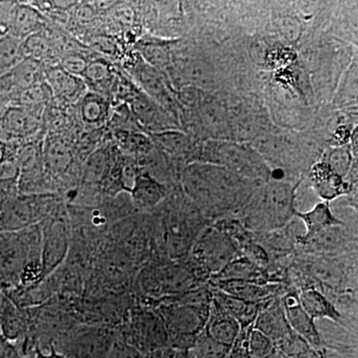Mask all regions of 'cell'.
I'll return each instance as SVG.
<instances>
[{
    "mask_svg": "<svg viewBox=\"0 0 358 358\" xmlns=\"http://www.w3.org/2000/svg\"><path fill=\"white\" fill-rule=\"evenodd\" d=\"M180 186L205 218L214 219L239 213L259 185L225 167L195 162L183 169Z\"/></svg>",
    "mask_w": 358,
    "mask_h": 358,
    "instance_id": "obj_1",
    "label": "cell"
},
{
    "mask_svg": "<svg viewBox=\"0 0 358 358\" xmlns=\"http://www.w3.org/2000/svg\"><path fill=\"white\" fill-rule=\"evenodd\" d=\"M300 182L271 179L254 190L239 214L247 229L260 233L282 229L294 217Z\"/></svg>",
    "mask_w": 358,
    "mask_h": 358,
    "instance_id": "obj_2",
    "label": "cell"
},
{
    "mask_svg": "<svg viewBox=\"0 0 358 358\" xmlns=\"http://www.w3.org/2000/svg\"><path fill=\"white\" fill-rule=\"evenodd\" d=\"M42 230L36 224L16 232L0 233V289L20 287L26 266L41 262Z\"/></svg>",
    "mask_w": 358,
    "mask_h": 358,
    "instance_id": "obj_3",
    "label": "cell"
},
{
    "mask_svg": "<svg viewBox=\"0 0 358 358\" xmlns=\"http://www.w3.org/2000/svg\"><path fill=\"white\" fill-rule=\"evenodd\" d=\"M199 162L229 169L245 179L263 185L272 179V169L253 145L233 140L206 141Z\"/></svg>",
    "mask_w": 358,
    "mask_h": 358,
    "instance_id": "obj_4",
    "label": "cell"
},
{
    "mask_svg": "<svg viewBox=\"0 0 358 358\" xmlns=\"http://www.w3.org/2000/svg\"><path fill=\"white\" fill-rule=\"evenodd\" d=\"M205 219L203 214L186 196L167 212L162 221L160 237L169 258L181 260L189 253L195 240L206 227Z\"/></svg>",
    "mask_w": 358,
    "mask_h": 358,
    "instance_id": "obj_5",
    "label": "cell"
},
{
    "mask_svg": "<svg viewBox=\"0 0 358 358\" xmlns=\"http://www.w3.org/2000/svg\"><path fill=\"white\" fill-rule=\"evenodd\" d=\"M188 268L197 277H213L228 264L241 257L234 242L216 226H206L195 240L189 253Z\"/></svg>",
    "mask_w": 358,
    "mask_h": 358,
    "instance_id": "obj_6",
    "label": "cell"
},
{
    "mask_svg": "<svg viewBox=\"0 0 358 358\" xmlns=\"http://www.w3.org/2000/svg\"><path fill=\"white\" fill-rule=\"evenodd\" d=\"M140 282L143 293L162 298H173L201 286L199 278L186 265L148 267L141 272Z\"/></svg>",
    "mask_w": 358,
    "mask_h": 358,
    "instance_id": "obj_7",
    "label": "cell"
},
{
    "mask_svg": "<svg viewBox=\"0 0 358 358\" xmlns=\"http://www.w3.org/2000/svg\"><path fill=\"white\" fill-rule=\"evenodd\" d=\"M42 230L41 280L48 279L60 267L69 253L70 233L61 212L40 223ZM37 285V286H38Z\"/></svg>",
    "mask_w": 358,
    "mask_h": 358,
    "instance_id": "obj_8",
    "label": "cell"
},
{
    "mask_svg": "<svg viewBox=\"0 0 358 358\" xmlns=\"http://www.w3.org/2000/svg\"><path fill=\"white\" fill-rule=\"evenodd\" d=\"M124 343L141 353L169 346L166 329L155 310L140 308L131 313Z\"/></svg>",
    "mask_w": 358,
    "mask_h": 358,
    "instance_id": "obj_9",
    "label": "cell"
},
{
    "mask_svg": "<svg viewBox=\"0 0 358 358\" xmlns=\"http://www.w3.org/2000/svg\"><path fill=\"white\" fill-rule=\"evenodd\" d=\"M40 110L11 105L0 117L6 143L20 141L30 138L38 131Z\"/></svg>",
    "mask_w": 358,
    "mask_h": 358,
    "instance_id": "obj_10",
    "label": "cell"
},
{
    "mask_svg": "<svg viewBox=\"0 0 358 358\" xmlns=\"http://www.w3.org/2000/svg\"><path fill=\"white\" fill-rule=\"evenodd\" d=\"M282 307L289 327L296 336H300L312 348L322 345V336L319 329L307 313L301 308L298 294L294 292H286L282 294Z\"/></svg>",
    "mask_w": 358,
    "mask_h": 358,
    "instance_id": "obj_11",
    "label": "cell"
},
{
    "mask_svg": "<svg viewBox=\"0 0 358 358\" xmlns=\"http://www.w3.org/2000/svg\"><path fill=\"white\" fill-rule=\"evenodd\" d=\"M115 341L105 329H89L72 336L62 353L68 358H108Z\"/></svg>",
    "mask_w": 358,
    "mask_h": 358,
    "instance_id": "obj_12",
    "label": "cell"
},
{
    "mask_svg": "<svg viewBox=\"0 0 358 358\" xmlns=\"http://www.w3.org/2000/svg\"><path fill=\"white\" fill-rule=\"evenodd\" d=\"M211 287L241 300L265 301L282 296L284 288L275 282H257L241 280H211Z\"/></svg>",
    "mask_w": 358,
    "mask_h": 358,
    "instance_id": "obj_13",
    "label": "cell"
},
{
    "mask_svg": "<svg viewBox=\"0 0 358 358\" xmlns=\"http://www.w3.org/2000/svg\"><path fill=\"white\" fill-rule=\"evenodd\" d=\"M281 296L273 299L263 308L254 322V329L265 334L275 348L294 334L287 322Z\"/></svg>",
    "mask_w": 358,
    "mask_h": 358,
    "instance_id": "obj_14",
    "label": "cell"
},
{
    "mask_svg": "<svg viewBox=\"0 0 358 358\" xmlns=\"http://www.w3.org/2000/svg\"><path fill=\"white\" fill-rule=\"evenodd\" d=\"M129 193L131 203L140 211L157 208L169 196L166 186L147 171H138Z\"/></svg>",
    "mask_w": 358,
    "mask_h": 358,
    "instance_id": "obj_15",
    "label": "cell"
},
{
    "mask_svg": "<svg viewBox=\"0 0 358 358\" xmlns=\"http://www.w3.org/2000/svg\"><path fill=\"white\" fill-rule=\"evenodd\" d=\"M45 83L52 95L64 103L79 102L86 94V83L81 77L74 76L60 66H52L44 70Z\"/></svg>",
    "mask_w": 358,
    "mask_h": 358,
    "instance_id": "obj_16",
    "label": "cell"
},
{
    "mask_svg": "<svg viewBox=\"0 0 358 358\" xmlns=\"http://www.w3.org/2000/svg\"><path fill=\"white\" fill-rule=\"evenodd\" d=\"M210 286V285H209ZM212 301L222 308L224 312L228 313L230 317L237 320L242 329H248L253 327L254 322L258 317L259 313L263 310V308L270 301H248L241 300L236 296H231L227 293L220 291V289L213 288L210 286ZM275 299V298H274ZM273 300V299H272Z\"/></svg>",
    "mask_w": 358,
    "mask_h": 358,
    "instance_id": "obj_17",
    "label": "cell"
},
{
    "mask_svg": "<svg viewBox=\"0 0 358 358\" xmlns=\"http://www.w3.org/2000/svg\"><path fill=\"white\" fill-rule=\"evenodd\" d=\"M294 217L300 219L305 225V234L298 238V241L301 244L307 243L324 231L343 225V221L334 216L331 209V203L327 201L320 202L308 211L296 210Z\"/></svg>",
    "mask_w": 358,
    "mask_h": 358,
    "instance_id": "obj_18",
    "label": "cell"
},
{
    "mask_svg": "<svg viewBox=\"0 0 358 358\" xmlns=\"http://www.w3.org/2000/svg\"><path fill=\"white\" fill-rule=\"evenodd\" d=\"M241 329L236 320L224 312L213 301H211L204 327L205 333L221 345L232 346L241 333Z\"/></svg>",
    "mask_w": 358,
    "mask_h": 358,
    "instance_id": "obj_19",
    "label": "cell"
},
{
    "mask_svg": "<svg viewBox=\"0 0 358 358\" xmlns=\"http://www.w3.org/2000/svg\"><path fill=\"white\" fill-rule=\"evenodd\" d=\"M310 176L313 187L322 197V201L331 203V200L350 192V186L343 181V176L336 173L327 164V160L315 164Z\"/></svg>",
    "mask_w": 358,
    "mask_h": 358,
    "instance_id": "obj_20",
    "label": "cell"
},
{
    "mask_svg": "<svg viewBox=\"0 0 358 358\" xmlns=\"http://www.w3.org/2000/svg\"><path fill=\"white\" fill-rule=\"evenodd\" d=\"M28 331V315L23 308L17 307L3 293L0 306V334L13 343L26 336Z\"/></svg>",
    "mask_w": 358,
    "mask_h": 358,
    "instance_id": "obj_21",
    "label": "cell"
},
{
    "mask_svg": "<svg viewBox=\"0 0 358 358\" xmlns=\"http://www.w3.org/2000/svg\"><path fill=\"white\" fill-rule=\"evenodd\" d=\"M45 20L42 14L32 6L17 4L14 6L9 35L24 40L30 35L41 32Z\"/></svg>",
    "mask_w": 358,
    "mask_h": 358,
    "instance_id": "obj_22",
    "label": "cell"
},
{
    "mask_svg": "<svg viewBox=\"0 0 358 358\" xmlns=\"http://www.w3.org/2000/svg\"><path fill=\"white\" fill-rule=\"evenodd\" d=\"M301 308L313 320L326 319L338 322L341 313L322 292L315 288L303 289L298 294Z\"/></svg>",
    "mask_w": 358,
    "mask_h": 358,
    "instance_id": "obj_23",
    "label": "cell"
},
{
    "mask_svg": "<svg viewBox=\"0 0 358 358\" xmlns=\"http://www.w3.org/2000/svg\"><path fill=\"white\" fill-rule=\"evenodd\" d=\"M79 114L87 126L101 128L109 119L110 105L98 92H86L79 101Z\"/></svg>",
    "mask_w": 358,
    "mask_h": 358,
    "instance_id": "obj_24",
    "label": "cell"
},
{
    "mask_svg": "<svg viewBox=\"0 0 358 358\" xmlns=\"http://www.w3.org/2000/svg\"><path fill=\"white\" fill-rule=\"evenodd\" d=\"M258 265L251 262L244 257H239L228 264L218 274L213 275L211 280H241L257 282H267L262 277Z\"/></svg>",
    "mask_w": 358,
    "mask_h": 358,
    "instance_id": "obj_25",
    "label": "cell"
},
{
    "mask_svg": "<svg viewBox=\"0 0 358 358\" xmlns=\"http://www.w3.org/2000/svg\"><path fill=\"white\" fill-rule=\"evenodd\" d=\"M148 134L155 145H157L160 150L174 157H181L188 154L192 150V143L182 131L169 129V131Z\"/></svg>",
    "mask_w": 358,
    "mask_h": 358,
    "instance_id": "obj_26",
    "label": "cell"
},
{
    "mask_svg": "<svg viewBox=\"0 0 358 358\" xmlns=\"http://www.w3.org/2000/svg\"><path fill=\"white\" fill-rule=\"evenodd\" d=\"M27 57L23 45V40L16 38L13 35L0 38V77L20 64Z\"/></svg>",
    "mask_w": 358,
    "mask_h": 358,
    "instance_id": "obj_27",
    "label": "cell"
},
{
    "mask_svg": "<svg viewBox=\"0 0 358 358\" xmlns=\"http://www.w3.org/2000/svg\"><path fill=\"white\" fill-rule=\"evenodd\" d=\"M44 166L51 169L53 173H64L72 162V152L69 147L62 140H50L42 148Z\"/></svg>",
    "mask_w": 358,
    "mask_h": 358,
    "instance_id": "obj_28",
    "label": "cell"
},
{
    "mask_svg": "<svg viewBox=\"0 0 358 358\" xmlns=\"http://www.w3.org/2000/svg\"><path fill=\"white\" fill-rule=\"evenodd\" d=\"M120 148L129 157H148L154 150L155 145L150 136L140 131H119L117 136Z\"/></svg>",
    "mask_w": 358,
    "mask_h": 358,
    "instance_id": "obj_29",
    "label": "cell"
},
{
    "mask_svg": "<svg viewBox=\"0 0 358 358\" xmlns=\"http://www.w3.org/2000/svg\"><path fill=\"white\" fill-rule=\"evenodd\" d=\"M231 346L221 345L212 339L205 331L197 336L194 345L189 350L193 358H224L229 352Z\"/></svg>",
    "mask_w": 358,
    "mask_h": 358,
    "instance_id": "obj_30",
    "label": "cell"
},
{
    "mask_svg": "<svg viewBox=\"0 0 358 358\" xmlns=\"http://www.w3.org/2000/svg\"><path fill=\"white\" fill-rule=\"evenodd\" d=\"M23 45L28 58L33 60L42 61L52 57L54 53V45L50 38L44 33L38 32L30 35L29 37L23 40Z\"/></svg>",
    "mask_w": 358,
    "mask_h": 358,
    "instance_id": "obj_31",
    "label": "cell"
},
{
    "mask_svg": "<svg viewBox=\"0 0 358 358\" xmlns=\"http://www.w3.org/2000/svg\"><path fill=\"white\" fill-rule=\"evenodd\" d=\"M246 333V346L250 357L264 358L275 350V345L265 334L250 327L244 329Z\"/></svg>",
    "mask_w": 358,
    "mask_h": 358,
    "instance_id": "obj_32",
    "label": "cell"
},
{
    "mask_svg": "<svg viewBox=\"0 0 358 358\" xmlns=\"http://www.w3.org/2000/svg\"><path fill=\"white\" fill-rule=\"evenodd\" d=\"M82 79L85 83H91L92 85H105L109 83L112 79V71L109 66L102 61H92L87 65L86 70L82 75Z\"/></svg>",
    "mask_w": 358,
    "mask_h": 358,
    "instance_id": "obj_33",
    "label": "cell"
},
{
    "mask_svg": "<svg viewBox=\"0 0 358 358\" xmlns=\"http://www.w3.org/2000/svg\"><path fill=\"white\" fill-rule=\"evenodd\" d=\"M87 65H88V62H86L81 56L76 55V54H69V55L63 58L59 66L71 75L82 77L85 70H86Z\"/></svg>",
    "mask_w": 358,
    "mask_h": 358,
    "instance_id": "obj_34",
    "label": "cell"
},
{
    "mask_svg": "<svg viewBox=\"0 0 358 358\" xmlns=\"http://www.w3.org/2000/svg\"><path fill=\"white\" fill-rule=\"evenodd\" d=\"M224 358H251L246 346V333L245 329H241L239 336L235 341L234 345L231 346L229 352Z\"/></svg>",
    "mask_w": 358,
    "mask_h": 358,
    "instance_id": "obj_35",
    "label": "cell"
},
{
    "mask_svg": "<svg viewBox=\"0 0 358 358\" xmlns=\"http://www.w3.org/2000/svg\"><path fill=\"white\" fill-rule=\"evenodd\" d=\"M174 357H176V350L169 346L150 350L145 355V358H174Z\"/></svg>",
    "mask_w": 358,
    "mask_h": 358,
    "instance_id": "obj_36",
    "label": "cell"
},
{
    "mask_svg": "<svg viewBox=\"0 0 358 358\" xmlns=\"http://www.w3.org/2000/svg\"><path fill=\"white\" fill-rule=\"evenodd\" d=\"M34 358H68L62 352L56 350L55 343H50V350L48 352H45L43 350H40L38 346L35 348Z\"/></svg>",
    "mask_w": 358,
    "mask_h": 358,
    "instance_id": "obj_37",
    "label": "cell"
},
{
    "mask_svg": "<svg viewBox=\"0 0 358 358\" xmlns=\"http://www.w3.org/2000/svg\"><path fill=\"white\" fill-rule=\"evenodd\" d=\"M93 9L90 6H81L76 10V16L79 21H89L93 17Z\"/></svg>",
    "mask_w": 358,
    "mask_h": 358,
    "instance_id": "obj_38",
    "label": "cell"
},
{
    "mask_svg": "<svg viewBox=\"0 0 358 358\" xmlns=\"http://www.w3.org/2000/svg\"><path fill=\"white\" fill-rule=\"evenodd\" d=\"M11 96L7 95V94L3 93V92H0V117H2V115L6 113V110L8 109L11 106Z\"/></svg>",
    "mask_w": 358,
    "mask_h": 358,
    "instance_id": "obj_39",
    "label": "cell"
},
{
    "mask_svg": "<svg viewBox=\"0 0 358 358\" xmlns=\"http://www.w3.org/2000/svg\"><path fill=\"white\" fill-rule=\"evenodd\" d=\"M174 358H193V357L189 350H176Z\"/></svg>",
    "mask_w": 358,
    "mask_h": 358,
    "instance_id": "obj_40",
    "label": "cell"
},
{
    "mask_svg": "<svg viewBox=\"0 0 358 358\" xmlns=\"http://www.w3.org/2000/svg\"><path fill=\"white\" fill-rule=\"evenodd\" d=\"M264 358H289L287 355H285L284 353L280 352L279 350L275 348L274 352L270 353V355H267V357Z\"/></svg>",
    "mask_w": 358,
    "mask_h": 358,
    "instance_id": "obj_41",
    "label": "cell"
},
{
    "mask_svg": "<svg viewBox=\"0 0 358 358\" xmlns=\"http://www.w3.org/2000/svg\"><path fill=\"white\" fill-rule=\"evenodd\" d=\"M4 159V145L0 143V162Z\"/></svg>",
    "mask_w": 358,
    "mask_h": 358,
    "instance_id": "obj_42",
    "label": "cell"
},
{
    "mask_svg": "<svg viewBox=\"0 0 358 358\" xmlns=\"http://www.w3.org/2000/svg\"><path fill=\"white\" fill-rule=\"evenodd\" d=\"M4 199H6V197L1 196L0 195V210H1L2 204H3Z\"/></svg>",
    "mask_w": 358,
    "mask_h": 358,
    "instance_id": "obj_43",
    "label": "cell"
}]
</instances>
